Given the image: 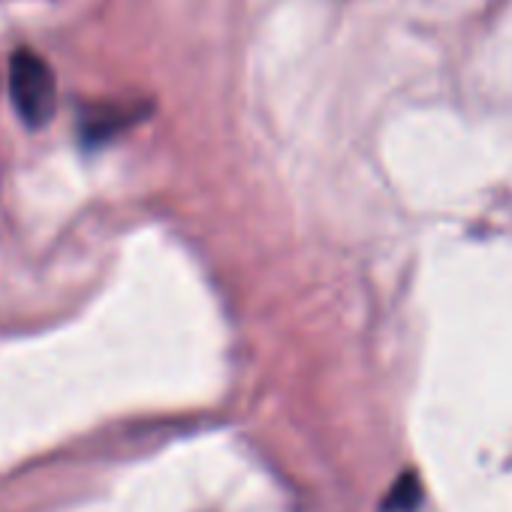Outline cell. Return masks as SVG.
I'll return each mask as SVG.
<instances>
[{
  "label": "cell",
  "instance_id": "obj_1",
  "mask_svg": "<svg viewBox=\"0 0 512 512\" xmlns=\"http://www.w3.org/2000/svg\"><path fill=\"white\" fill-rule=\"evenodd\" d=\"M10 94L19 118L31 130H43L58 112V82L46 58L31 49L10 55Z\"/></svg>",
  "mask_w": 512,
  "mask_h": 512
},
{
  "label": "cell",
  "instance_id": "obj_2",
  "mask_svg": "<svg viewBox=\"0 0 512 512\" xmlns=\"http://www.w3.org/2000/svg\"><path fill=\"white\" fill-rule=\"evenodd\" d=\"M419 497H422L419 476H416V473H404V476L392 485V494L386 497L383 512H416Z\"/></svg>",
  "mask_w": 512,
  "mask_h": 512
}]
</instances>
